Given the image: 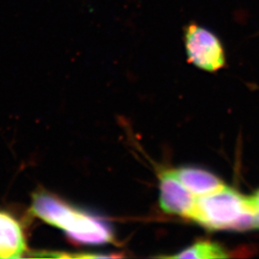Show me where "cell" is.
<instances>
[{
    "mask_svg": "<svg viewBox=\"0 0 259 259\" xmlns=\"http://www.w3.org/2000/svg\"><path fill=\"white\" fill-rule=\"evenodd\" d=\"M31 212L61 229L82 244H105L113 241L109 224L99 217L83 212L46 192L34 195Z\"/></svg>",
    "mask_w": 259,
    "mask_h": 259,
    "instance_id": "obj_1",
    "label": "cell"
},
{
    "mask_svg": "<svg viewBox=\"0 0 259 259\" xmlns=\"http://www.w3.org/2000/svg\"><path fill=\"white\" fill-rule=\"evenodd\" d=\"M191 220L211 231L256 229L250 197L228 185L210 194L197 197Z\"/></svg>",
    "mask_w": 259,
    "mask_h": 259,
    "instance_id": "obj_2",
    "label": "cell"
},
{
    "mask_svg": "<svg viewBox=\"0 0 259 259\" xmlns=\"http://www.w3.org/2000/svg\"><path fill=\"white\" fill-rule=\"evenodd\" d=\"M184 41L188 62L198 68L215 72L226 65L222 41L211 30L190 22L184 29Z\"/></svg>",
    "mask_w": 259,
    "mask_h": 259,
    "instance_id": "obj_3",
    "label": "cell"
},
{
    "mask_svg": "<svg viewBox=\"0 0 259 259\" xmlns=\"http://www.w3.org/2000/svg\"><path fill=\"white\" fill-rule=\"evenodd\" d=\"M197 197L176 176L174 170H165L159 176V204L162 210L192 219Z\"/></svg>",
    "mask_w": 259,
    "mask_h": 259,
    "instance_id": "obj_4",
    "label": "cell"
},
{
    "mask_svg": "<svg viewBox=\"0 0 259 259\" xmlns=\"http://www.w3.org/2000/svg\"><path fill=\"white\" fill-rule=\"evenodd\" d=\"M25 250L20 224L9 213L0 210V258H19Z\"/></svg>",
    "mask_w": 259,
    "mask_h": 259,
    "instance_id": "obj_5",
    "label": "cell"
},
{
    "mask_svg": "<svg viewBox=\"0 0 259 259\" xmlns=\"http://www.w3.org/2000/svg\"><path fill=\"white\" fill-rule=\"evenodd\" d=\"M174 172L183 185L196 197L210 194L226 185L220 178L201 168L181 167Z\"/></svg>",
    "mask_w": 259,
    "mask_h": 259,
    "instance_id": "obj_6",
    "label": "cell"
},
{
    "mask_svg": "<svg viewBox=\"0 0 259 259\" xmlns=\"http://www.w3.org/2000/svg\"><path fill=\"white\" fill-rule=\"evenodd\" d=\"M228 250L218 243L211 241H198L192 246L180 251L178 254L166 256L169 258L213 259L227 258Z\"/></svg>",
    "mask_w": 259,
    "mask_h": 259,
    "instance_id": "obj_7",
    "label": "cell"
},
{
    "mask_svg": "<svg viewBox=\"0 0 259 259\" xmlns=\"http://www.w3.org/2000/svg\"><path fill=\"white\" fill-rule=\"evenodd\" d=\"M255 216V228L259 229V190L250 197Z\"/></svg>",
    "mask_w": 259,
    "mask_h": 259,
    "instance_id": "obj_8",
    "label": "cell"
}]
</instances>
